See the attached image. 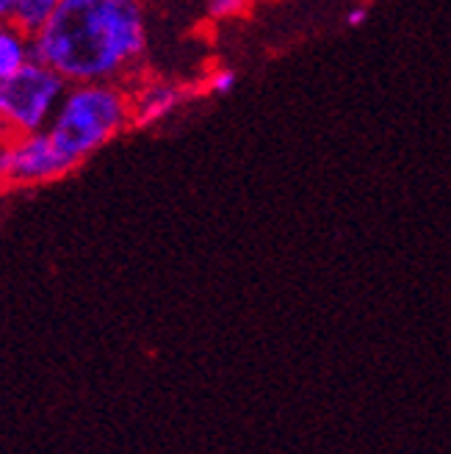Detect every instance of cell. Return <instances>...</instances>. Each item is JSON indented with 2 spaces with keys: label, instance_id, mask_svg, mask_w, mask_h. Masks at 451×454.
I'll return each instance as SVG.
<instances>
[{
  "label": "cell",
  "instance_id": "9c48e42d",
  "mask_svg": "<svg viewBox=\"0 0 451 454\" xmlns=\"http://www.w3.org/2000/svg\"><path fill=\"white\" fill-rule=\"evenodd\" d=\"M236 83H238V75L233 70H228V67H222V70H216L208 78L206 89H208L211 95H230L233 89H236Z\"/></svg>",
  "mask_w": 451,
  "mask_h": 454
},
{
  "label": "cell",
  "instance_id": "8fae6325",
  "mask_svg": "<svg viewBox=\"0 0 451 454\" xmlns=\"http://www.w3.org/2000/svg\"><path fill=\"white\" fill-rule=\"evenodd\" d=\"M366 20H369V9H366V6H357V9L346 12V26H349V28H360Z\"/></svg>",
  "mask_w": 451,
  "mask_h": 454
},
{
  "label": "cell",
  "instance_id": "52a82bcc",
  "mask_svg": "<svg viewBox=\"0 0 451 454\" xmlns=\"http://www.w3.org/2000/svg\"><path fill=\"white\" fill-rule=\"evenodd\" d=\"M61 4V0H17V12H14V22L26 31V34H36L48 17L53 14V9Z\"/></svg>",
  "mask_w": 451,
  "mask_h": 454
},
{
  "label": "cell",
  "instance_id": "6da1fadb",
  "mask_svg": "<svg viewBox=\"0 0 451 454\" xmlns=\"http://www.w3.org/2000/svg\"><path fill=\"white\" fill-rule=\"evenodd\" d=\"M34 59L70 83L120 81L147 51L142 0H61L31 34Z\"/></svg>",
  "mask_w": 451,
  "mask_h": 454
},
{
  "label": "cell",
  "instance_id": "7c38bea8",
  "mask_svg": "<svg viewBox=\"0 0 451 454\" xmlns=\"http://www.w3.org/2000/svg\"><path fill=\"white\" fill-rule=\"evenodd\" d=\"M17 0H0V22H14Z\"/></svg>",
  "mask_w": 451,
  "mask_h": 454
},
{
  "label": "cell",
  "instance_id": "277c9868",
  "mask_svg": "<svg viewBox=\"0 0 451 454\" xmlns=\"http://www.w3.org/2000/svg\"><path fill=\"white\" fill-rule=\"evenodd\" d=\"M78 164L70 155H64L48 130L28 136H9L6 175L9 186H42L70 175Z\"/></svg>",
  "mask_w": 451,
  "mask_h": 454
},
{
  "label": "cell",
  "instance_id": "5b68a950",
  "mask_svg": "<svg viewBox=\"0 0 451 454\" xmlns=\"http://www.w3.org/2000/svg\"><path fill=\"white\" fill-rule=\"evenodd\" d=\"M189 86L175 81H147L130 95V128L147 130L164 122L189 98Z\"/></svg>",
  "mask_w": 451,
  "mask_h": 454
},
{
  "label": "cell",
  "instance_id": "ba28073f",
  "mask_svg": "<svg viewBox=\"0 0 451 454\" xmlns=\"http://www.w3.org/2000/svg\"><path fill=\"white\" fill-rule=\"evenodd\" d=\"M250 9V0H208V14L214 20H228L238 17Z\"/></svg>",
  "mask_w": 451,
  "mask_h": 454
},
{
  "label": "cell",
  "instance_id": "4fadbf2b",
  "mask_svg": "<svg viewBox=\"0 0 451 454\" xmlns=\"http://www.w3.org/2000/svg\"><path fill=\"white\" fill-rule=\"evenodd\" d=\"M0 133L6 136V122H4V103H0Z\"/></svg>",
  "mask_w": 451,
  "mask_h": 454
},
{
  "label": "cell",
  "instance_id": "8992f818",
  "mask_svg": "<svg viewBox=\"0 0 451 454\" xmlns=\"http://www.w3.org/2000/svg\"><path fill=\"white\" fill-rule=\"evenodd\" d=\"M31 59H34L31 34L22 31L17 22H0V81L14 75Z\"/></svg>",
  "mask_w": 451,
  "mask_h": 454
},
{
  "label": "cell",
  "instance_id": "3957f363",
  "mask_svg": "<svg viewBox=\"0 0 451 454\" xmlns=\"http://www.w3.org/2000/svg\"><path fill=\"white\" fill-rule=\"evenodd\" d=\"M66 89H70V81L36 59L22 64L6 81H0L6 136H28L48 130Z\"/></svg>",
  "mask_w": 451,
  "mask_h": 454
},
{
  "label": "cell",
  "instance_id": "7a4b0ae2",
  "mask_svg": "<svg viewBox=\"0 0 451 454\" xmlns=\"http://www.w3.org/2000/svg\"><path fill=\"white\" fill-rule=\"evenodd\" d=\"M130 128V92L120 81L70 83L48 133L81 167Z\"/></svg>",
  "mask_w": 451,
  "mask_h": 454
},
{
  "label": "cell",
  "instance_id": "30bf717a",
  "mask_svg": "<svg viewBox=\"0 0 451 454\" xmlns=\"http://www.w3.org/2000/svg\"><path fill=\"white\" fill-rule=\"evenodd\" d=\"M6 155H9V136L0 133V189L9 186V175H6Z\"/></svg>",
  "mask_w": 451,
  "mask_h": 454
}]
</instances>
